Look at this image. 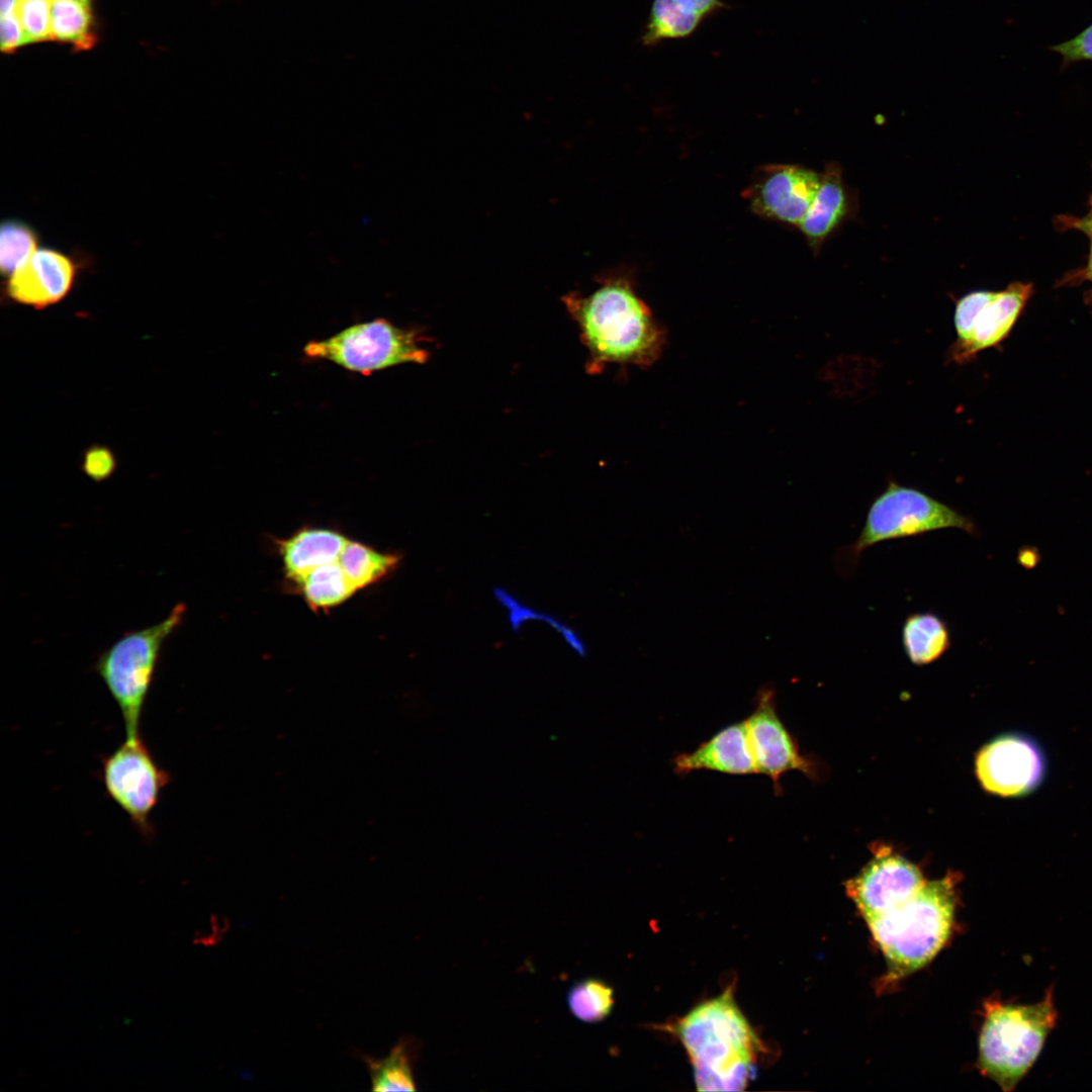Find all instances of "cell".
<instances>
[{
    "label": "cell",
    "mask_w": 1092,
    "mask_h": 1092,
    "mask_svg": "<svg viewBox=\"0 0 1092 1092\" xmlns=\"http://www.w3.org/2000/svg\"><path fill=\"white\" fill-rule=\"evenodd\" d=\"M562 301L587 350L589 373L612 364L646 368L662 355L665 331L628 277L605 276L589 295L570 292Z\"/></svg>",
    "instance_id": "obj_1"
},
{
    "label": "cell",
    "mask_w": 1092,
    "mask_h": 1092,
    "mask_svg": "<svg viewBox=\"0 0 1092 1092\" xmlns=\"http://www.w3.org/2000/svg\"><path fill=\"white\" fill-rule=\"evenodd\" d=\"M699 1091H741L748 1084L761 1041L738 1007L731 988L700 1003L675 1021Z\"/></svg>",
    "instance_id": "obj_2"
},
{
    "label": "cell",
    "mask_w": 1092,
    "mask_h": 1092,
    "mask_svg": "<svg viewBox=\"0 0 1092 1092\" xmlns=\"http://www.w3.org/2000/svg\"><path fill=\"white\" fill-rule=\"evenodd\" d=\"M959 880L950 873L925 881L909 900L866 921L887 960V981L920 969L944 945L953 923Z\"/></svg>",
    "instance_id": "obj_3"
},
{
    "label": "cell",
    "mask_w": 1092,
    "mask_h": 1092,
    "mask_svg": "<svg viewBox=\"0 0 1092 1092\" xmlns=\"http://www.w3.org/2000/svg\"><path fill=\"white\" fill-rule=\"evenodd\" d=\"M979 1036V1069L1005 1092L1012 1091L1030 1071L1046 1037L1056 1026L1054 988L1032 1004L992 998L984 1003Z\"/></svg>",
    "instance_id": "obj_4"
},
{
    "label": "cell",
    "mask_w": 1092,
    "mask_h": 1092,
    "mask_svg": "<svg viewBox=\"0 0 1092 1092\" xmlns=\"http://www.w3.org/2000/svg\"><path fill=\"white\" fill-rule=\"evenodd\" d=\"M186 606L178 603L161 622L126 632L96 662L95 671L119 709L125 735H141L140 725L162 647L184 620Z\"/></svg>",
    "instance_id": "obj_5"
},
{
    "label": "cell",
    "mask_w": 1092,
    "mask_h": 1092,
    "mask_svg": "<svg viewBox=\"0 0 1092 1092\" xmlns=\"http://www.w3.org/2000/svg\"><path fill=\"white\" fill-rule=\"evenodd\" d=\"M942 529H960L976 535L974 520L913 487L889 481L871 504L857 539L839 551L836 560L850 573L868 548L888 540L916 537Z\"/></svg>",
    "instance_id": "obj_6"
},
{
    "label": "cell",
    "mask_w": 1092,
    "mask_h": 1092,
    "mask_svg": "<svg viewBox=\"0 0 1092 1092\" xmlns=\"http://www.w3.org/2000/svg\"><path fill=\"white\" fill-rule=\"evenodd\" d=\"M426 342L427 338L418 330L375 318L350 326L330 338L310 341L303 352L308 358L369 375L404 363H426L430 357Z\"/></svg>",
    "instance_id": "obj_7"
},
{
    "label": "cell",
    "mask_w": 1092,
    "mask_h": 1092,
    "mask_svg": "<svg viewBox=\"0 0 1092 1092\" xmlns=\"http://www.w3.org/2000/svg\"><path fill=\"white\" fill-rule=\"evenodd\" d=\"M104 790L146 838L153 836L152 813L171 775L155 760L141 735L125 736L110 754L101 758Z\"/></svg>",
    "instance_id": "obj_8"
},
{
    "label": "cell",
    "mask_w": 1092,
    "mask_h": 1092,
    "mask_svg": "<svg viewBox=\"0 0 1092 1092\" xmlns=\"http://www.w3.org/2000/svg\"><path fill=\"white\" fill-rule=\"evenodd\" d=\"M1048 759L1042 746L1022 732H1007L984 744L975 757L981 787L1002 798H1021L1044 782Z\"/></svg>",
    "instance_id": "obj_9"
},
{
    "label": "cell",
    "mask_w": 1092,
    "mask_h": 1092,
    "mask_svg": "<svg viewBox=\"0 0 1092 1092\" xmlns=\"http://www.w3.org/2000/svg\"><path fill=\"white\" fill-rule=\"evenodd\" d=\"M93 258L83 251L40 247L2 284V301L42 310L73 291Z\"/></svg>",
    "instance_id": "obj_10"
},
{
    "label": "cell",
    "mask_w": 1092,
    "mask_h": 1092,
    "mask_svg": "<svg viewBox=\"0 0 1092 1092\" xmlns=\"http://www.w3.org/2000/svg\"><path fill=\"white\" fill-rule=\"evenodd\" d=\"M757 772L772 781L776 795L782 794L783 775L798 770L812 781L821 776L816 759L802 754L777 711L776 691L766 685L755 696V707L744 720Z\"/></svg>",
    "instance_id": "obj_11"
},
{
    "label": "cell",
    "mask_w": 1092,
    "mask_h": 1092,
    "mask_svg": "<svg viewBox=\"0 0 1092 1092\" xmlns=\"http://www.w3.org/2000/svg\"><path fill=\"white\" fill-rule=\"evenodd\" d=\"M924 883L917 866L880 845L859 874L846 882L845 890L867 921L900 906Z\"/></svg>",
    "instance_id": "obj_12"
},
{
    "label": "cell",
    "mask_w": 1092,
    "mask_h": 1092,
    "mask_svg": "<svg viewBox=\"0 0 1092 1092\" xmlns=\"http://www.w3.org/2000/svg\"><path fill=\"white\" fill-rule=\"evenodd\" d=\"M820 184V173L801 165L758 168L743 192L758 216L799 226Z\"/></svg>",
    "instance_id": "obj_13"
},
{
    "label": "cell",
    "mask_w": 1092,
    "mask_h": 1092,
    "mask_svg": "<svg viewBox=\"0 0 1092 1092\" xmlns=\"http://www.w3.org/2000/svg\"><path fill=\"white\" fill-rule=\"evenodd\" d=\"M857 211L856 194L846 185L841 166L829 162L820 173V184L799 230L817 255L823 244Z\"/></svg>",
    "instance_id": "obj_14"
},
{
    "label": "cell",
    "mask_w": 1092,
    "mask_h": 1092,
    "mask_svg": "<svg viewBox=\"0 0 1092 1092\" xmlns=\"http://www.w3.org/2000/svg\"><path fill=\"white\" fill-rule=\"evenodd\" d=\"M671 765L677 776L698 770L731 776L758 774L744 720L723 727L693 751L676 754Z\"/></svg>",
    "instance_id": "obj_15"
},
{
    "label": "cell",
    "mask_w": 1092,
    "mask_h": 1092,
    "mask_svg": "<svg viewBox=\"0 0 1092 1092\" xmlns=\"http://www.w3.org/2000/svg\"><path fill=\"white\" fill-rule=\"evenodd\" d=\"M1030 292L1031 285L1023 283H1013L1005 290L993 291L977 314L966 344L949 350L950 359L964 363L977 353L1000 343L1010 332Z\"/></svg>",
    "instance_id": "obj_16"
},
{
    "label": "cell",
    "mask_w": 1092,
    "mask_h": 1092,
    "mask_svg": "<svg viewBox=\"0 0 1092 1092\" xmlns=\"http://www.w3.org/2000/svg\"><path fill=\"white\" fill-rule=\"evenodd\" d=\"M348 537L338 529L304 526L283 539H274L285 583L339 559Z\"/></svg>",
    "instance_id": "obj_17"
},
{
    "label": "cell",
    "mask_w": 1092,
    "mask_h": 1092,
    "mask_svg": "<svg viewBox=\"0 0 1092 1092\" xmlns=\"http://www.w3.org/2000/svg\"><path fill=\"white\" fill-rule=\"evenodd\" d=\"M904 652L911 663L923 666L938 660L951 644L947 623L937 614H909L902 625Z\"/></svg>",
    "instance_id": "obj_18"
},
{
    "label": "cell",
    "mask_w": 1092,
    "mask_h": 1092,
    "mask_svg": "<svg viewBox=\"0 0 1092 1092\" xmlns=\"http://www.w3.org/2000/svg\"><path fill=\"white\" fill-rule=\"evenodd\" d=\"M285 584L289 590L298 594L313 612H328L357 593L348 580L339 559L318 566Z\"/></svg>",
    "instance_id": "obj_19"
},
{
    "label": "cell",
    "mask_w": 1092,
    "mask_h": 1092,
    "mask_svg": "<svg viewBox=\"0 0 1092 1092\" xmlns=\"http://www.w3.org/2000/svg\"><path fill=\"white\" fill-rule=\"evenodd\" d=\"M401 559L397 552L380 551L350 538L339 556L340 565L357 593L386 579Z\"/></svg>",
    "instance_id": "obj_20"
},
{
    "label": "cell",
    "mask_w": 1092,
    "mask_h": 1092,
    "mask_svg": "<svg viewBox=\"0 0 1092 1092\" xmlns=\"http://www.w3.org/2000/svg\"><path fill=\"white\" fill-rule=\"evenodd\" d=\"M703 20L677 0H653L641 41L650 48L663 40L689 37Z\"/></svg>",
    "instance_id": "obj_21"
},
{
    "label": "cell",
    "mask_w": 1092,
    "mask_h": 1092,
    "mask_svg": "<svg viewBox=\"0 0 1092 1092\" xmlns=\"http://www.w3.org/2000/svg\"><path fill=\"white\" fill-rule=\"evenodd\" d=\"M90 0H51L53 39L71 43L76 50L90 49L95 42Z\"/></svg>",
    "instance_id": "obj_22"
},
{
    "label": "cell",
    "mask_w": 1092,
    "mask_h": 1092,
    "mask_svg": "<svg viewBox=\"0 0 1092 1092\" xmlns=\"http://www.w3.org/2000/svg\"><path fill=\"white\" fill-rule=\"evenodd\" d=\"M373 1091H416L413 1052L406 1041L398 1042L382 1059L364 1057Z\"/></svg>",
    "instance_id": "obj_23"
},
{
    "label": "cell",
    "mask_w": 1092,
    "mask_h": 1092,
    "mask_svg": "<svg viewBox=\"0 0 1092 1092\" xmlns=\"http://www.w3.org/2000/svg\"><path fill=\"white\" fill-rule=\"evenodd\" d=\"M40 235L23 219L10 217L0 225V271L8 278L39 248Z\"/></svg>",
    "instance_id": "obj_24"
},
{
    "label": "cell",
    "mask_w": 1092,
    "mask_h": 1092,
    "mask_svg": "<svg viewBox=\"0 0 1092 1092\" xmlns=\"http://www.w3.org/2000/svg\"><path fill=\"white\" fill-rule=\"evenodd\" d=\"M615 1004L614 989L605 981L587 978L576 982L567 992V1005L571 1014L585 1023L606 1019Z\"/></svg>",
    "instance_id": "obj_25"
},
{
    "label": "cell",
    "mask_w": 1092,
    "mask_h": 1092,
    "mask_svg": "<svg viewBox=\"0 0 1092 1092\" xmlns=\"http://www.w3.org/2000/svg\"><path fill=\"white\" fill-rule=\"evenodd\" d=\"M17 15L27 42L53 39L51 0H20Z\"/></svg>",
    "instance_id": "obj_26"
},
{
    "label": "cell",
    "mask_w": 1092,
    "mask_h": 1092,
    "mask_svg": "<svg viewBox=\"0 0 1092 1092\" xmlns=\"http://www.w3.org/2000/svg\"><path fill=\"white\" fill-rule=\"evenodd\" d=\"M116 468L117 459L113 451L105 445H92L82 455L81 469L87 477L95 482L107 480L113 475Z\"/></svg>",
    "instance_id": "obj_27"
},
{
    "label": "cell",
    "mask_w": 1092,
    "mask_h": 1092,
    "mask_svg": "<svg viewBox=\"0 0 1092 1092\" xmlns=\"http://www.w3.org/2000/svg\"><path fill=\"white\" fill-rule=\"evenodd\" d=\"M1049 49L1062 57L1064 67L1083 61H1092V24L1074 37Z\"/></svg>",
    "instance_id": "obj_28"
},
{
    "label": "cell",
    "mask_w": 1092,
    "mask_h": 1092,
    "mask_svg": "<svg viewBox=\"0 0 1092 1092\" xmlns=\"http://www.w3.org/2000/svg\"><path fill=\"white\" fill-rule=\"evenodd\" d=\"M0 28L2 52L12 53L27 42L17 12L1 16Z\"/></svg>",
    "instance_id": "obj_29"
},
{
    "label": "cell",
    "mask_w": 1092,
    "mask_h": 1092,
    "mask_svg": "<svg viewBox=\"0 0 1092 1092\" xmlns=\"http://www.w3.org/2000/svg\"><path fill=\"white\" fill-rule=\"evenodd\" d=\"M688 10L705 19L727 8L722 0H677Z\"/></svg>",
    "instance_id": "obj_30"
},
{
    "label": "cell",
    "mask_w": 1092,
    "mask_h": 1092,
    "mask_svg": "<svg viewBox=\"0 0 1092 1092\" xmlns=\"http://www.w3.org/2000/svg\"><path fill=\"white\" fill-rule=\"evenodd\" d=\"M1040 560V552L1034 546L1025 545L1018 550L1017 562L1025 569H1032L1036 567Z\"/></svg>",
    "instance_id": "obj_31"
},
{
    "label": "cell",
    "mask_w": 1092,
    "mask_h": 1092,
    "mask_svg": "<svg viewBox=\"0 0 1092 1092\" xmlns=\"http://www.w3.org/2000/svg\"><path fill=\"white\" fill-rule=\"evenodd\" d=\"M19 2L20 0H0L1 16L16 13Z\"/></svg>",
    "instance_id": "obj_32"
},
{
    "label": "cell",
    "mask_w": 1092,
    "mask_h": 1092,
    "mask_svg": "<svg viewBox=\"0 0 1092 1092\" xmlns=\"http://www.w3.org/2000/svg\"><path fill=\"white\" fill-rule=\"evenodd\" d=\"M1078 228L1092 237V210L1085 218L1079 221Z\"/></svg>",
    "instance_id": "obj_33"
},
{
    "label": "cell",
    "mask_w": 1092,
    "mask_h": 1092,
    "mask_svg": "<svg viewBox=\"0 0 1092 1092\" xmlns=\"http://www.w3.org/2000/svg\"><path fill=\"white\" fill-rule=\"evenodd\" d=\"M1087 273H1088V276L1092 280V245H1091V252H1090V258H1089V264H1088Z\"/></svg>",
    "instance_id": "obj_34"
}]
</instances>
